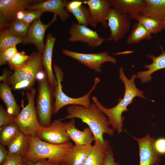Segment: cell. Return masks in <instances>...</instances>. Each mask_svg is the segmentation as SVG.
I'll return each mask as SVG.
<instances>
[{
    "instance_id": "836d02e7",
    "label": "cell",
    "mask_w": 165,
    "mask_h": 165,
    "mask_svg": "<svg viewBox=\"0 0 165 165\" xmlns=\"http://www.w3.org/2000/svg\"><path fill=\"white\" fill-rule=\"evenodd\" d=\"M45 12L40 10H25L24 15L21 20L30 24L35 20L40 19L42 14Z\"/></svg>"
},
{
    "instance_id": "d6a6232c",
    "label": "cell",
    "mask_w": 165,
    "mask_h": 165,
    "mask_svg": "<svg viewBox=\"0 0 165 165\" xmlns=\"http://www.w3.org/2000/svg\"><path fill=\"white\" fill-rule=\"evenodd\" d=\"M16 46H13L0 51V66L8 63L18 52Z\"/></svg>"
},
{
    "instance_id": "60d3db41",
    "label": "cell",
    "mask_w": 165,
    "mask_h": 165,
    "mask_svg": "<svg viewBox=\"0 0 165 165\" xmlns=\"http://www.w3.org/2000/svg\"><path fill=\"white\" fill-rule=\"evenodd\" d=\"M10 72L9 70L6 69L3 70L2 75L0 76V80L2 82H7L8 79L10 75Z\"/></svg>"
},
{
    "instance_id": "1f68e13d",
    "label": "cell",
    "mask_w": 165,
    "mask_h": 165,
    "mask_svg": "<svg viewBox=\"0 0 165 165\" xmlns=\"http://www.w3.org/2000/svg\"><path fill=\"white\" fill-rule=\"evenodd\" d=\"M30 55H26L24 51L18 52L8 63L10 68L14 71L24 66Z\"/></svg>"
},
{
    "instance_id": "ffe728a7",
    "label": "cell",
    "mask_w": 165,
    "mask_h": 165,
    "mask_svg": "<svg viewBox=\"0 0 165 165\" xmlns=\"http://www.w3.org/2000/svg\"><path fill=\"white\" fill-rule=\"evenodd\" d=\"M92 145H74L72 149L64 156L60 165H84Z\"/></svg>"
},
{
    "instance_id": "6da1fadb",
    "label": "cell",
    "mask_w": 165,
    "mask_h": 165,
    "mask_svg": "<svg viewBox=\"0 0 165 165\" xmlns=\"http://www.w3.org/2000/svg\"><path fill=\"white\" fill-rule=\"evenodd\" d=\"M119 78L125 86V94L123 98L119 99L118 103L116 105L108 108L104 107L95 96H93L92 99L99 109L106 116L112 128L120 133L123 132V123L124 119V117L122 116L123 113L128 111V106L132 102L135 97L146 98L143 94L144 92L139 90L135 84L134 79L137 77L135 75L133 74L131 79H128L124 74L122 67L119 69Z\"/></svg>"
},
{
    "instance_id": "d590c367",
    "label": "cell",
    "mask_w": 165,
    "mask_h": 165,
    "mask_svg": "<svg viewBox=\"0 0 165 165\" xmlns=\"http://www.w3.org/2000/svg\"><path fill=\"white\" fill-rule=\"evenodd\" d=\"M23 157L17 155H13L8 153L6 159L1 165H17L22 161Z\"/></svg>"
},
{
    "instance_id": "7a4b0ae2",
    "label": "cell",
    "mask_w": 165,
    "mask_h": 165,
    "mask_svg": "<svg viewBox=\"0 0 165 165\" xmlns=\"http://www.w3.org/2000/svg\"><path fill=\"white\" fill-rule=\"evenodd\" d=\"M66 110L67 115L61 120L75 118L80 119L88 125L93 133L94 139L104 143L105 141L103 138L104 134L111 136L113 135L114 130L109 127L107 116L93 102L88 108L71 105L67 107Z\"/></svg>"
},
{
    "instance_id": "f546056e",
    "label": "cell",
    "mask_w": 165,
    "mask_h": 165,
    "mask_svg": "<svg viewBox=\"0 0 165 165\" xmlns=\"http://www.w3.org/2000/svg\"><path fill=\"white\" fill-rule=\"evenodd\" d=\"M135 20L142 25L151 34H156L162 30L160 26L161 22L142 14L138 16Z\"/></svg>"
},
{
    "instance_id": "ac0fdd59",
    "label": "cell",
    "mask_w": 165,
    "mask_h": 165,
    "mask_svg": "<svg viewBox=\"0 0 165 165\" xmlns=\"http://www.w3.org/2000/svg\"><path fill=\"white\" fill-rule=\"evenodd\" d=\"M75 121L72 119L68 122L65 123L66 132L70 140L72 141L75 145H91L94 138L90 129L86 127L81 131L75 126Z\"/></svg>"
},
{
    "instance_id": "8d00e7d4",
    "label": "cell",
    "mask_w": 165,
    "mask_h": 165,
    "mask_svg": "<svg viewBox=\"0 0 165 165\" xmlns=\"http://www.w3.org/2000/svg\"><path fill=\"white\" fill-rule=\"evenodd\" d=\"M155 148L160 155H165V138H160L155 140Z\"/></svg>"
},
{
    "instance_id": "5b68a950",
    "label": "cell",
    "mask_w": 165,
    "mask_h": 165,
    "mask_svg": "<svg viewBox=\"0 0 165 165\" xmlns=\"http://www.w3.org/2000/svg\"><path fill=\"white\" fill-rule=\"evenodd\" d=\"M54 88L49 83L45 72L38 81L36 108L39 121L43 127L48 126L52 123L51 118L54 107L53 102Z\"/></svg>"
},
{
    "instance_id": "8992f818",
    "label": "cell",
    "mask_w": 165,
    "mask_h": 165,
    "mask_svg": "<svg viewBox=\"0 0 165 165\" xmlns=\"http://www.w3.org/2000/svg\"><path fill=\"white\" fill-rule=\"evenodd\" d=\"M53 68L57 81L53 93L55 99L54 113H57L62 108L68 105H77L88 108L91 104L90 97L100 82V79L98 77L95 78L93 85L87 94L80 97L73 98L68 96L63 91L61 84L64 76L62 70L55 64Z\"/></svg>"
},
{
    "instance_id": "44dd1931",
    "label": "cell",
    "mask_w": 165,
    "mask_h": 165,
    "mask_svg": "<svg viewBox=\"0 0 165 165\" xmlns=\"http://www.w3.org/2000/svg\"><path fill=\"white\" fill-rule=\"evenodd\" d=\"M146 56L152 60V62L145 66V68L147 70L137 72L136 75L143 83L150 81L152 79L151 75L155 72L165 68V51H162V53L158 56L151 54H147Z\"/></svg>"
},
{
    "instance_id": "52a82bcc",
    "label": "cell",
    "mask_w": 165,
    "mask_h": 165,
    "mask_svg": "<svg viewBox=\"0 0 165 165\" xmlns=\"http://www.w3.org/2000/svg\"><path fill=\"white\" fill-rule=\"evenodd\" d=\"M36 93V90L34 88L27 92L26 94L28 103L25 107H23L16 117L15 123L20 131L28 136H35L42 126L39 121L35 105Z\"/></svg>"
},
{
    "instance_id": "8fae6325",
    "label": "cell",
    "mask_w": 165,
    "mask_h": 165,
    "mask_svg": "<svg viewBox=\"0 0 165 165\" xmlns=\"http://www.w3.org/2000/svg\"><path fill=\"white\" fill-rule=\"evenodd\" d=\"M38 2L33 0H0V29L7 27L15 20L18 12L28 9L31 5Z\"/></svg>"
},
{
    "instance_id": "ba28073f",
    "label": "cell",
    "mask_w": 165,
    "mask_h": 165,
    "mask_svg": "<svg viewBox=\"0 0 165 165\" xmlns=\"http://www.w3.org/2000/svg\"><path fill=\"white\" fill-rule=\"evenodd\" d=\"M63 53L77 61L96 72H101L102 65L107 62L113 64L116 63V60L105 51L96 53H86L76 52L63 49Z\"/></svg>"
},
{
    "instance_id": "30bf717a",
    "label": "cell",
    "mask_w": 165,
    "mask_h": 165,
    "mask_svg": "<svg viewBox=\"0 0 165 165\" xmlns=\"http://www.w3.org/2000/svg\"><path fill=\"white\" fill-rule=\"evenodd\" d=\"M71 42L80 41L86 43L94 49L104 42L110 41L109 38H104L99 36L97 32L84 25L73 23L69 31Z\"/></svg>"
},
{
    "instance_id": "603a6c76",
    "label": "cell",
    "mask_w": 165,
    "mask_h": 165,
    "mask_svg": "<svg viewBox=\"0 0 165 165\" xmlns=\"http://www.w3.org/2000/svg\"><path fill=\"white\" fill-rule=\"evenodd\" d=\"M83 4V1L81 0L68 1L65 9L74 16L78 24L87 26L90 22V13L89 9Z\"/></svg>"
},
{
    "instance_id": "e0dca14e",
    "label": "cell",
    "mask_w": 165,
    "mask_h": 165,
    "mask_svg": "<svg viewBox=\"0 0 165 165\" xmlns=\"http://www.w3.org/2000/svg\"><path fill=\"white\" fill-rule=\"evenodd\" d=\"M111 7L135 20L142 14L146 3L145 0H109Z\"/></svg>"
},
{
    "instance_id": "7402d4cb",
    "label": "cell",
    "mask_w": 165,
    "mask_h": 165,
    "mask_svg": "<svg viewBox=\"0 0 165 165\" xmlns=\"http://www.w3.org/2000/svg\"><path fill=\"white\" fill-rule=\"evenodd\" d=\"M90 151L86 157L84 165H103L108 149L110 147L109 141L105 139L104 143L94 139Z\"/></svg>"
},
{
    "instance_id": "83f0119b",
    "label": "cell",
    "mask_w": 165,
    "mask_h": 165,
    "mask_svg": "<svg viewBox=\"0 0 165 165\" xmlns=\"http://www.w3.org/2000/svg\"><path fill=\"white\" fill-rule=\"evenodd\" d=\"M20 131L16 123H9L0 127L1 144L4 146H7Z\"/></svg>"
},
{
    "instance_id": "74e56055",
    "label": "cell",
    "mask_w": 165,
    "mask_h": 165,
    "mask_svg": "<svg viewBox=\"0 0 165 165\" xmlns=\"http://www.w3.org/2000/svg\"><path fill=\"white\" fill-rule=\"evenodd\" d=\"M119 163H116L115 162L112 150L109 147L107 150L103 165H119Z\"/></svg>"
},
{
    "instance_id": "f1b7e54d",
    "label": "cell",
    "mask_w": 165,
    "mask_h": 165,
    "mask_svg": "<svg viewBox=\"0 0 165 165\" xmlns=\"http://www.w3.org/2000/svg\"><path fill=\"white\" fill-rule=\"evenodd\" d=\"M30 24L21 20L15 19L5 29L9 33L17 37L24 38L26 37Z\"/></svg>"
},
{
    "instance_id": "d6986e66",
    "label": "cell",
    "mask_w": 165,
    "mask_h": 165,
    "mask_svg": "<svg viewBox=\"0 0 165 165\" xmlns=\"http://www.w3.org/2000/svg\"><path fill=\"white\" fill-rule=\"evenodd\" d=\"M56 39L51 33H49L46 38L45 50L42 53V61L45 68L48 80L53 87L57 86V81L52 69V61L54 46Z\"/></svg>"
},
{
    "instance_id": "7c38bea8",
    "label": "cell",
    "mask_w": 165,
    "mask_h": 165,
    "mask_svg": "<svg viewBox=\"0 0 165 165\" xmlns=\"http://www.w3.org/2000/svg\"><path fill=\"white\" fill-rule=\"evenodd\" d=\"M35 136L46 142L61 144L70 141L66 132L65 123L61 119H55L47 127L41 126Z\"/></svg>"
},
{
    "instance_id": "f35d334b",
    "label": "cell",
    "mask_w": 165,
    "mask_h": 165,
    "mask_svg": "<svg viewBox=\"0 0 165 165\" xmlns=\"http://www.w3.org/2000/svg\"><path fill=\"white\" fill-rule=\"evenodd\" d=\"M8 154V151L7 150L4 146L2 144H0V165L3 163Z\"/></svg>"
},
{
    "instance_id": "9a60e30c",
    "label": "cell",
    "mask_w": 165,
    "mask_h": 165,
    "mask_svg": "<svg viewBox=\"0 0 165 165\" xmlns=\"http://www.w3.org/2000/svg\"><path fill=\"white\" fill-rule=\"evenodd\" d=\"M87 4L90 15L89 24L94 27L100 23L104 28L108 26L107 17L111 6L109 0H83Z\"/></svg>"
},
{
    "instance_id": "7bdbcfd3",
    "label": "cell",
    "mask_w": 165,
    "mask_h": 165,
    "mask_svg": "<svg viewBox=\"0 0 165 165\" xmlns=\"http://www.w3.org/2000/svg\"><path fill=\"white\" fill-rule=\"evenodd\" d=\"M24 11L25 10L18 12L16 15L15 19L21 20L24 15Z\"/></svg>"
},
{
    "instance_id": "ee69618b",
    "label": "cell",
    "mask_w": 165,
    "mask_h": 165,
    "mask_svg": "<svg viewBox=\"0 0 165 165\" xmlns=\"http://www.w3.org/2000/svg\"><path fill=\"white\" fill-rule=\"evenodd\" d=\"M160 26L162 29L165 30V18L161 22Z\"/></svg>"
},
{
    "instance_id": "4316f807",
    "label": "cell",
    "mask_w": 165,
    "mask_h": 165,
    "mask_svg": "<svg viewBox=\"0 0 165 165\" xmlns=\"http://www.w3.org/2000/svg\"><path fill=\"white\" fill-rule=\"evenodd\" d=\"M152 34L138 22L134 24L133 29L128 36L126 43L128 44H138L141 41L152 39Z\"/></svg>"
},
{
    "instance_id": "cb8c5ba5",
    "label": "cell",
    "mask_w": 165,
    "mask_h": 165,
    "mask_svg": "<svg viewBox=\"0 0 165 165\" xmlns=\"http://www.w3.org/2000/svg\"><path fill=\"white\" fill-rule=\"evenodd\" d=\"M0 97L5 104L7 112L16 117L20 110L12 93L11 88L7 82H2L0 85Z\"/></svg>"
},
{
    "instance_id": "4dcf8cb0",
    "label": "cell",
    "mask_w": 165,
    "mask_h": 165,
    "mask_svg": "<svg viewBox=\"0 0 165 165\" xmlns=\"http://www.w3.org/2000/svg\"><path fill=\"white\" fill-rule=\"evenodd\" d=\"M24 38L15 36L8 32L5 29L1 31L0 51L23 42Z\"/></svg>"
},
{
    "instance_id": "b9f144b4",
    "label": "cell",
    "mask_w": 165,
    "mask_h": 165,
    "mask_svg": "<svg viewBox=\"0 0 165 165\" xmlns=\"http://www.w3.org/2000/svg\"><path fill=\"white\" fill-rule=\"evenodd\" d=\"M34 163L23 158L22 161L18 163L17 165H34Z\"/></svg>"
},
{
    "instance_id": "ab89813d",
    "label": "cell",
    "mask_w": 165,
    "mask_h": 165,
    "mask_svg": "<svg viewBox=\"0 0 165 165\" xmlns=\"http://www.w3.org/2000/svg\"><path fill=\"white\" fill-rule=\"evenodd\" d=\"M58 164L51 162L46 159L38 160L34 163V165H58Z\"/></svg>"
},
{
    "instance_id": "3957f363",
    "label": "cell",
    "mask_w": 165,
    "mask_h": 165,
    "mask_svg": "<svg viewBox=\"0 0 165 165\" xmlns=\"http://www.w3.org/2000/svg\"><path fill=\"white\" fill-rule=\"evenodd\" d=\"M29 137V149L23 158L34 162L40 159H46L59 165L64 156L74 146L70 141L63 144H54L41 140L35 136Z\"/></svg>"
},
{
    "instance_id": "4fadbf2b",
    "label": "cell",
    "mask_w": 165,
    "mask_h": 165,
    "mask_svg": "<svg viewBox=\"0 0 165 165\" xmlns=\"http://www.w3.org/2000/svg\"><path fill=\"white\" fill-rule=\"evenodd\" d=\"M57 15L54 14L50 22L46 24L42 23L40 19L34 21L30 25L22 43L32 44L36 47L38 51L42 53L45 47L44 38L46 31L57 20Z\"/></svg>"
},
{
    "instance_id": "2e32d148",
    "label": "cell",
    "mask_w": 165,
    "mask_h": 165,
    "mask_svg": "<svg viewBox=\"0 0 165 165\" xmlns=\"http://www.w3.org/2000/svg\"><path fill=\"white\" fill-rule=\"evenodd\" d=\"M68 1L62 0H47L38 2L31 5L29 10H40L53 13L58 16L61 20H66L70 16L65 7Z\"/></svg>"
},
{
    "instance_id": "277c9868",
    "label": "cell",
    "mask_w": 165,
    "mask_h": 165,
    "mask_svg": "<svg viewBox=\"0 0 165 165\" xmlns=\"http://www.w3.org/2000/svg\"><path fill=\"white\" fill-rule=\"evenodd\" d=\"M42 55L38 51L33 52L24 66L14 71L7 81L13 89L32 88L38 75L42 71Z\"/></svg>"
},
{
    "instance_id": "d4e9b609",
    "label": "cell",
    "mask_w": 165,
    "mask_h": 165,
    "mask_svg": "<svg viewBox=\"0 0 165 165\" xmlns=\"http://www.w3.org/2000/svg\"><path fill=\"white\" fill-rule=\"evenodd\" d=\"M145 6L142 14L160 22L165 18V0H145Z\"/></svg>"
},
{
    "instance_id": "484cf974",
    "label": "cell",
    "mask_w": 165,
    "mask_h": 165,
    "mask_svg": "<svg viewBox=\"0 0 165 165\" xmlns=\"http://www.w3.org/2000/svg\"><path fill=\"white\" fill-rule=\"evenodd\" d=\"M30 147L29 137L20 131L7 145L8 153L19 155L24 157Z\"/></svg>"
},
{
    "instance_id": "9c48e42d",
    "label": "cell",
    "mask_w": 165,
    "mask_h": 165,
    "mask_svg": "<svg viewBox=\"0 0 165 165\" xmlns=\"http://www.w3.org/2000/svg\"><path fill=\"white\" fill-rule=\"evenodd\" d=\"M130 20L127 15L111 7L107 17L108 26L111 32L109 37L110 41L117 43L123 38L130 29Z\"/></svg>"
},
{
    "instance_id": "5bb4252c",
    "label": "cell",
    "mask_w": 165,
    "mask_h": 165,
    "mask_svg": "<svg viewBox=\"0 0 165 165\" xmlns=\"http://www.w3.org/2000/svg\"><path fill=\"white\" fill-rule=\"evenodd\" d=\"M137 141L139 148V165H159L160 160V155L154 146L155 139L149 134L142 138L132 136Z\"/></svg>"
},
{
    "instance_id": "e575fe53",
    "label": "cell",
    "mask_w": 165,
    "mask_h": 165,
    "mask_svg": "<svg viewBox=\"0 0 165 165\" xmlns=\"http://www.w3.org/2000/svg\"><path fill=\"white\" fill-rule=\"evenodd\" d=\"M16 117L9 113L6 109L0 106V127L11 123H15Z\"/></svg>"
}]
</instances>
